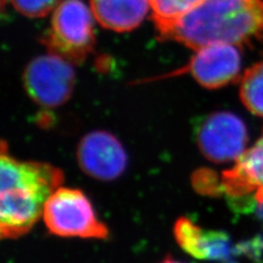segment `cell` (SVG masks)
I'll return each instance as SVG.
<instances>
[{
  "label": "cell",
  "instance_id": "cell-1",
  "mask_svg": "<svg viewBox=\"0 0 263 263\" xmlns=\"http://www.w3.org/2000/svg\"><path fill=\"white\" fill-rule=\"evenodd\" d=\"M3 142L0 164V236L18 239L43 216L47 200L64 182L63 171L52 164L20 161Z\"/></svg>",
  "mask_w": 263,
  "mask_h": 263
},
{
  "label": "cell",
  "instance_id": "cell-2",
  "mask_svg": "<svg viewBox=\"0 0 263 263\" xmlns=\"http://www.w3.org/2000/svg\"><path fill=\"white\" fill-rule=\"evenodd\" d=\"M263 35V0H204L161 39L197 51L214 44L241 45Z\"/></svg>",
  "mask_w": 263,
  "mask_h": 263
},
{
  "label": "cell",
  "instance_id": "cell-3",
  "mask_svg": "<svg viewBox=\"0 0 263 263\" xmlns=\"http://www.w3.org/2000/svg\"><path fill=\"white\" fill-rule=\"evenodd\" d=\"M93 19L84 0H60L44 39L49 53L71 64L84 62L95 45Z\"/></svg>",
  "mask_w": 263,
  "mask_h": 263
},
{
  "label": "cell",
  "instance_id": "cell-4",
  "mask_svg": "<svg viewBox=\"0 0 263 263\" xmlns=\"http://www.w3.org/2000/svg\"><path fill=\"white\" fill-rule=\"evenodd\" d=\"M42 217L54 236L85 239L109 237L108 226L98 218L91 201L78 189H57L47 200Z\"/></svg>",
  "mask_w": 263,
  "mask_h": 263
},
{
  "label": "cell",
  "instance_id": "cell-5",
  "mask_svg": "<svg viewBox=\"0 0 263 263\" xmlns=\"http://www.w3.org/2000/svg\"><path fill=\"white\" fill-rule=\"evenodd\" d=\"M29 97L44 108H57L70 98L75 86L72 64L49 53L32 60L23 73Z\"/></svg>",
  "mask_w": 263,
  "mask_h": 263
},
{
  "label": "cell",
  "instance_id": "cell-6",
  "mask_svg": "<svg viewBox=\"0 0 263 263\" xmlns=\"http://www.w3.org/2000/svg\"><path fill=\"white\" fill-rule=\"evenodd\" d=\"M196 142L209 160L236 162L247 151L248 130L243 121L234 113L216 112L203 120L196 132Z\"/></svg>",
  "mask_w": 263,
  "mask_h": 263
},
{
  "label": "cell",
  "instance_id": "cell-7",
  "mask_svg": "<svg viewBox=\"0 0 263 263\" xmlns=\"http://www.w3.org/2000/svg\"><path fill=\"white\" fill-rule=\"evenodd\" d=\"M77 160L85 174L100 181H113L127 166V155L119 139L104 130H96L82 137Z\"/></svg>",
  "mask_w": 263,
  "mask_h": 263
},
{
  "label": "cell",
  "instance_id": "cell-8",
  "mask_svg": "<svg viewBox=\"0 0 263 263\" xmlns=\"http://www.w3.org/2000/svg\"><path fill=\"white\" fill-rule=\"evenodd\" d=\"M183 69L176 71L187 72L199 84L208 89L223 88L234 82L241 70L239 49L230 44H214L195 51Z\"/></svg>",
  "mask_w": 263,
  "mask_h": 263
},
{
  "label": "cell",
  "instance_id": "cell-9",
  "mask_svg": "<svg viewBox=\"0 0 263 263\" xmlns=\"http://www.w3.org/2000/svg\"><path fill=\"white\" fill-rule=\"evenodd\" d=\"M220 185L221 192L232 199H246L254 194V201L263 202V133L233 168L223 172Z\"/></svg>",
  "mask_w": 263,
  "mask_h": 263
},
{
  "label": "cell",
  "instance_id": "cell-10",
  "mask_svg": "<svg viewBox=\"0 0 263 263\" xmlns=\"http://www.w3.org/2000/svg\"><path fill=\"white\" fill-rule=\"evenodd\" d=\"M175 239L189 256L200 260L228 258V236L221 232L204 230L187 217H180L174 226Z\"/></svg>",
  "mask_w": 263,
  "mask_h": 263
},
{
  "label": "cell",
  "instance_id": "cell-11",
  "mask_svg": "<svg viewBox=\"0 0 263 263\" xmlns=\"http://www.w3.org/2000/svg\"><path fill=\"white\" fill-rule=\"evenodd\" d=\"M98 23L115 32H128L141 26L151 10L149 0H90Z\"/></svg>",
  "mask_w": 263,
  "mask_h": 263
},
{
  "label": "cell",
  "instance_id": "cell-12",
  "mask_svg": "<svg viewBox=\"0 0 263 263\" xmlns=\"http://www.w3.org/2000/svg\"><path fill=\"white\" fill-rule=\"evenodd\" d=\"M203 2L204 0H149L152 16L159 36Z\"/></svg>",
  "mask_w": 263,
  "mask_h": 263
},
{
  "label": "cell",
  "instance_id": "cell-13",
  "mask_svg": "<svg viewBox=\"0 0 263 263\" xmlns=\"http://www.w3.org/2000/svg\"><path fill=\"white\" fill-rule=\"evenodd\" d=\"M239 93L246 108L263 118V62L252 65L245 71Z\"/></svg>",
  "mask_w": 263,
  "mask_h": 263
},
{
  "label": "cell",
  "instance_id": "cell-14",
  "mask_svg": "<svg viewBox=\"0 0 263 263\" xmlns=\"http://www.w3.org/2000/svg\"><path fill=\"white\" fill-rule=\"evenodd\" d=\"M16 11L28 18H43L59 4L60 0H10Z\"/></svg>",
  "mask_w": 263,
  "mask_h": 263
},
{
  "label": "cell",
  "instance_id": "cell-15",
  "mask_svg": "<svg viewBox=\"0 0 263 263\" xmlns=\"http://www.w3.org/2000/svg\"><path fill=\"white\" fill-rule=\"evenodd\" d=\"M193 186L197 192L206 195H215L221 192L220 180L211 170H200L193 176Z\"/></svg>",
  "mask_w": 263,
  "mask_h": 263
},
{
  "label": "cell",
  "instance_id": "cell-16",
  "mask_svg": "<svg viewBox=\"0 0 263 263\" xmlns=\"http://www.w3.org/2000/svg\"><path fill=\"white\" fill-rule=\"evenodd\" d=\"M159 263H183V262H181V261H178V260L172 259L171 257H166V258H164L162 261H160Z\"/></svg>",
  "mask_w": 263,
  "mask_h": 263
}]
</instances>
